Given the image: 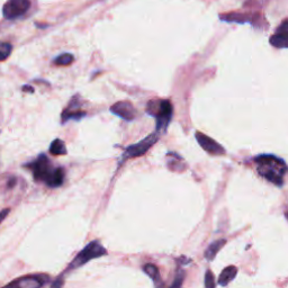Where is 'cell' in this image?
I'll return each instance as SVG.
<instances>
[{
	"instance_id": "obj_6",
	"label": "cell",
	"mask_w": 288,
	"mask_h": 288,
	"mask_svg": "<svg viewBox=\"0 0 288 288\" xmlns=\"http://www.w3.org/2000/svg\"><path fill=\"white\" fill-rule=\"evenodd\" d=\"M159 140L158 134H150L148 137H145L144 140H142L136 144L127 147L125 152H124L123 158L130 159V158H137V156L143 155L149 149L153 147V144Z\"/></svg>"
},
{
	"instance_id": "obj_17",
	"label": "cell",
	"mask_w": 288,
	"mask_h": 288,
	"mask_svg": "<svg viewBox=\"0 0 288 288\" xmlns=\"http://www.w3.org/2000/svg\"><path fill=\"white\" fill-rule=\"evenodd\" d=\"M205 287L206 288H214L215 287L214 275L211 270H207L205 273Z\"/></svg>"
},
{
	"instance_id": "obj_18",
	"label": "cell",
	"mask_w": 288,
	"mask_h": 288,
	"mask_svg": "<svg viewBox=\"0 0 288 288\" xmlns=\"http://www.w3.org/2000/svg\"><path fill=\"white\" fill-rule=\"evenodd\" d=\"M184 277H185V272L181 270H178L177 276H176V280H174L173 284L171 286L173 287H180L182 285V282H184Z\"/></svg>"
},
{
	"instance_id": "obj_1",
	"label": "cell",
	"mask_w": 288,
	"mask_h": 288,
	"mask_svg": "<svg viewBox=\"0 0 288 288\" xmlns=\"http://www.w3.org/2000/svg\"><path fill=\"white\" fill-rule=\"evenodd\" d=\"M33 173L36 181L45 182L51 188H58L64 181V170L62 168H53L50 159L45 154L38 156L35 161L26 165Z\"/></svg>"
},
{
	"instance_id": "obj_3",
	"label": "cell",
	"mask_w": 288,
	"mask_h": 288,
	"mask_svg": "<svg viewBox=\"0 0 288 288\" xmlns=\"http://www.w3.org/2000/svg\"><path fill=\"white\" fill-rule=\"evenodd\" d=\"M147 113L153 116L156 122V131H166L173 118V108L169 100H151L149 101Z\"/></svg>"
},
{
	"instance_id": "obj_11",
	"label": "cell",
	"mask_w": 288,
	"mask_h": 288,
	"mask_svg": "<svg viewBox=\"0 0 288 288\" xmlns=\"http://www.w3.org/2000/svg\"><path fill=\"white\" fill-rule=\"evenodd\" d=\"M236 273H238V269H236V267H234V266H229V267L225 268L220 275V278H218V285L222 287L228 286L229 284L235 278Z\"/></svg>"
},
{
	"instance_id": "obj_9",
	"label": "cell",
	"mask_w": 288,
	"mask_h": 288,
	"mask_svg": "<svg viewBox=\"0 0 288 288\" xmlns=\"http://www.w3.org/2000/svg\"><path fill=\"white\" fill-rule=\"evenodd\" d=\"M47 282H49V277L45 275H31L21 277L15 282L10 283L9 285L23 288H35L44 286Z\"/></svg>"
},
{
	"instance_id": "obj_16",
	"label": "cell",
	"mask_w": 288,
	"mask_h": 288,
	"mask_svg": "<svg viewBox=\"0 0 288 288\" xmlns=\"http://www.w3.org/2000/svg\"><path fill=\"white\" fill-rule=\"evenodd\" d=\"M72 61H74V56L70 53H64L58 57L57 59L54 60V63L57 65H69L72 63Z\"/></svg>"
},
{
	"instance_id": "obj_12",
	"label": "cell",
	"mask_w": 288,
	"mask_h": 288,
	"mask_svg": "<svg viewBox=\"0 0 288 288\" xmlns=\"http://www.w3.org/2000/svg\"><path fill=\"white\" fill-rule=\"evenodd\" d=\"M227 243L224 239H221V240H217V241H214L211 246L207 248L206 251H205V258L207 260L212 261L214 260V258L216 257V254L218 253V251H220L222 248L224 247V244Z\"/></svg>"
},
{
	"instance_id": "obj_5",
	"label": "cell",
	"mask_w": 288,
	"mask_h": 288,
	"mask_svg": "<svg viewBox=\"0 0 288 288\" xmlns=\"http://www.w3.org/2000/svg\"><path fill=\"white\" fill-rule=\"evenodd\" d=\"M30 8V0H7V2L3 5L2 14L7 19H16L23 16Z\"/></svg>"
},
{
	"instance_id": "obj_2",
	"label": "cell",
	"mask_w": 288,
	"mask_h": 288,
	"mask_svg": "<svg viewBox=\"0 0 288 288\" xmlns=\"http://www.w3.org/2000/svg\"><path fill=\"white\" fill-rule=\"evenodd\" d=\"M258 166V173L268 181L282 187L284 176L286 174L287 166L283 159L272 154H261L254 159Z\"/></svg>"
},
{
	"instance_id": "obj_15",
	"label": "cell",
	"mask_w": 288,
	"mask_h": 288,
	"mask_svg": "<svg viewBox=\"0 0 288 288\" xmlns=\"http://www.w3.org/2000/svg\"><path fill=\"white\" fill-rule=\"evenodd\" d=\"M13 51V45L10 43L0 42V62L5 61L9 58Z\"/></svg>"
},
{
	"instance_id": "obj_19",
	"label": "cell",
	"mask_w": 288,
	"mask_h": 288,
	"mask_svg": "<svg viewBox=\"0 0 288 288\" xmlns=\"http://www.w3.org/2000/svg\"><path fill=\"white\" fill-rule=\"evenodd\" d=\"M9 212H10V210H9V209L2 210L1 212H0V223H1V222H2L3 220H5L6 216H7V215H8Z\"/></svg>"
},
{
	"instance_id": "obj_14",
	"label": "cell",
	"mask_w": 288,
	"mask_h": 288,
	"mask_svg": "<svg viewBox=\"0 0 288 288\" xmlns=\"http://www.w3.org/2000/svg\"><path fill=\"white\" fill-rule=\"evenodd\" d=\"M143 271L147 273V275L150 277V278L153 280V282H154L156 285H158V283L160 282V272H159V269H158V267H156V266H154V265H152V264H148V265H145L144 266V268H143Z\"/></svg>"
},
{
	"instance_id": "obj_10",
	"label": "cell",
	"mask_w": 288,
	"mask_h": 288,
	"mask_svg": "<svg viewBox=\"0 0 288 288\" xmlns=\"http://www.w3.org/2000/svg\"><path fill=\"white\" fill-rule=\"evenodd\" d=\"M288 23L287 20H284L283 24L280 25L277 33L271 36L270 43L278 49H287L288 46Z\"/></svg>"
},
{
	"instance_id": "obj_7",
	"label": "cell",
	"mask_w": 288,
	"mask_h": 288,
	"mask_svg": "<svg viewBox=\"0 0 288 288\" xmlns=\"http://www.w3.org/2000/svg\"><path fill=\"white\" fill-rule=\"evenodd\" d=\"M195 136L200 147H202L206 152H209L210 154L222 155L225 153V149L222 147L221 144H218L216 141H214L212 137L207 136L205 134L200 132H196Z\"/></svg>"
},
{
	"instance_id": "obj_13",
	"label": "cell",
	"mask_w": 288,
	"mask_h": 288,
	"mask_svg": "<svg viewBox=\"0 0 288 288\" xmlns=\"http://www.w3.org/2000/svg\"><path fill=\"white\" fill-rule=\"evenodd\" d=\"M50 153H52L53 155L67 154V148H65L64 142L60 138H56L50 145Z\"/></svg>"
},
{
	"instance_id": "obj_4",
	"label": "cell",
	"mask_w": 288,
	"mask_h": 288,
	"mask_svg": "<svg viewBox=\"0 0 288 288\" xmlns=\"http://www.w3.org/2000/svg\"><path fill=\"white\" fill-rule=\"evenodd\" d=\"M107 251L105 248L101 246L99 241H93L87 244L80 252L77 254V257L72 260V262L69 266L67 270H74L81 266L86 265L87 262L93 260V259L100 258L103 256H106Z\"/></svg>"
},
{
	"instance_id": "obj_8",
	"label": "cell",
	"mask_w": 288,
	"mask_h": 288,
	"mask_svg": "<svg viewBox=\"0 0 288 288\" xmlns=\"http://www.w3.org/2000/svg\"><path fill=\"white\" fill-rule=\"evenodd\" d=\"M111 112L126 122H132L135 119V108L130 101H118L111 107Z\"/></svg>"
}]
</instances>
